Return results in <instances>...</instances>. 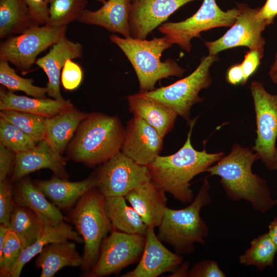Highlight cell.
Returning <instances> with one entry per match:
<instances>
[{
  "label": "cell",
  "mask_w": 277,
  "mask_h": 277,
  "mask_svg": "<svg viewBox=\"0 0 277 277\" xmlns=\"http://www.w3.org/2000/svg\"><path fill=\"white\" fill-rule=\"evenodd\" d=\"M259 159L252 149L235 144L230 152L206 172L220 177L227 196L233 201L244 200L253 209L264 213L277 204L271 196L266 181L252 171V165Z\"/></svg>",
  "instance_id": "6da1fadb"
},
{
  "label": "cell",
  "mask_w": 277,
  "mask_h": 277,
  "mask_svg": "<svg viewBox=\"0 0 277 277\" xmlns=\"http://www.w3.org/2000/svg\"><path fill=\"white\" fill-rule=\"evenodd\" d=\"M196 118L189 124V131L184 145L176 152L167 156H157L148 166L151 179L166 192L183 203H191L194 199L190 182L224 155L222 152L208 153L195 150L191 136Z\"/></svg>",
  "instance_id": "7a4b0ae2"
},
{
  "label": "cell",
  "mask_w": 277,
  "mask_h": 277,
  "mask_svg": "<svg viewBox=\"0 0 277 277\" xmlns=\"http://www.w3.org/2000/svg\"><path fill=\"white\" fill-rule=\"evenodd\" d=\"M125 132L118 117L100 113L89 114L77 129L70 155L89 166L104 163L121 151Z\"/></svg>",
  "instance_id": "3957f363"
},
{
  "label": "cell",
  "mask_w": 277,
  "mask_h": 277,
  "mask_svg": "<svg viewBox=\"0 0 277 277\" xmlns=\"http://www.w3.org/2000/svg\"><path fill=\"white\" fill-rule=\"evenodd\" d=\"M109 39L132 66L138 79L139 92L152 91L159 80L172 76L182 77L185 71L174 59L161 61L163 52L172 46L164 36L147 40L111 35Z\"/></svg>",
  "instance_id": "277c9868"
},
{
  "label": "cell",
  "mask_w": 277,
  "mask_h": 277,
  "mask_svg": "<svg viewBox=\"0 0 277 277\" xmlns=\"http://www.w3.org/2000/svg\"><path fill=\"white\" fill-rule=\"evenodd\" d=\"M210 185L205 179L191 204L180 209L167 208L157 236L162 242L172 246L179 254H190L194 250L195 243L205 244L209 228L202 219L201 209L211 204L209 191Z\"/></svg>",
  "instance_id": "5b68a950"
},
{
  "label": "cell",
  "mask_w": 277,
  "mask_h": 277,
  "mask_svg": "<svg viewBox=\"0 0 277 277\" xmlns=\"http://www.w3.org/2000/svg\"><path fill=\"white\" fill-rule=\"evenodd\" d=\"M71 219L84 243L81 267L85 274L96 262L103 241L113 230L106 212L105 197L95 187L91 189L78 201Z\"/></svg>",
  "instance_id": "8992f818"
},
{
  "label": "cell",
  "mask_w": 277,
  "mask_h": 277,
  "mask_svg": "<svg viewBox=\"0 0 277 277\" xmlns=\"http://www.w3.org/2000/svg\"><path fill=\"white\" fill-rule=\"evenodd\" d=\"M218 60L217 55L203 56L190 75L170 85L142 93L173 109L189 125L191 108L204 100L199 93L211 84L210 68Z\"/></svg>",
  "instance_id": "52a82bcc"
},
{
  "label": "cell",
  "mask_w": 277,
  "mask_h": 277,
  "mask_svg": "<svg viewBox=\"0 0 277 277\" xmlns=\"http://www.w3.org/2000/svg\"><path fill=\"white\" fill-rule=\"evenodd\" d=\"M239 14L238 8L226 11L221 10L215 0H204L199 10L191 17L179 22L164 23L159 31L173 45L191 51V39L200 37L201 33L212 28L231 27Z\"/></svg>",
  "instance_id": "ba28073f"
},
{
  "label": "cell",
  "mask_w": 277,
  "mask_h": 277,
  "mask_svg": "<svg viewBox=\"0 0 277 277\" xmlns=\"http://www.w3.org/2000/svg\"><path fill=\"white\" fill-rule=\"evenodd\" d=\"M66 30L67 26L45 24L3 39L0 44V60L8 61L21 71H28L38 55L65 35Z\"/></svg>",
  "instance_id": "9c48e42d"
},
{
  "label": "cell",
  "mask_w": 277,
  "mask_h": 277,
  "mask_svg": "<svg viewBox=\"0 0 277 277\" xmlns=\"http://www.w3.org/2000/svg\"><path fill=\"white\" fill-rule=\"evenodd\" d=\"M253 100L256 138L252 150L267 169L277 171V94H271L260 81L250 86Z\"/></svg>",
  "instance_id": "30bf717a"
},
{
  "label": "cell",
  "mask_w": 277,
  "mask_h": 277,
  "mask_svg": "<svg viewBox=\"0 0 277 277\" xmlns=\"http://www.w3.org/2000/svg\"><path fill=\"white\" fill-rule=\"evenodd\" d=\"M145 235L113 230L103 241L98 259L85 276L103 277L119 272L140 260Z\"/></svg>",
  "instance_id": "8fae6325"
},
{
  "label": "cell",
  "mask_w": 277,
  "mask_h": 277,
  "mask_svg": "<svg viewBox=\"0 0 277 277\" xmlns=\"http://www.w3.org/2000/svg\"><path fill=\"white\" fill-rule=\"evenodd\" d=\"M96 176L95 188L105 197L125 196L151 180L148 166L136 163L121 151L104 163Z\"/></svg>",
  "instance_id": "7c38bea8"
},
{
  "label": "cell",
  "mask_w": 277,
  "mask_h": 277,
  "mask_svg": "<svg viewBox=\"0 0 277 277\" xmlns=\"http://www.w3.org/2000/svg\"><path fill=\"white\" fill-rule=\"evenodd\" d=\"M237 8L238 15L230 29L219 39L205 43L209 54L217 55L224 50L240 46L264 50L262 32L268 25L259 17V8L252 9L245 4H238Z\"/></svg>",
  "instance_id": "4fadbf2b"
},
{
  "label": "cell",
  "mask_w": 277,
  "mask_h": 277,
  "mask_svg": "<svg viewBox=\"0 0 277 277\" xmlns=\"http://www.w3.org/2000/svg\"><path fill=\"white\" fill-rule=\"evenodd\" d=\"M163 137L151 125L137 116L129 120L121 151L136 163L148 166L159 155Z\"/></svg>",
  "instance_id": "5bb4252c"
},
{
  "label": "cell",
  "mask_w": 277,
  "mask_h": 277,
  "mask_svg": "<svg viewBox=\"0 0 277 277\" xmlns=\"http://www.w3.org/2000/svg\"><path fill=\"white\" fill-rule=\"evenodd\" d=\"M196 0H133L129 13L131 36L145 39L183 5Z\"/></svg>",
  "instance_id": "9a60e30c"
},
{
  "label": "cell",
  "mask_w": 277,
  "mask_h": 277,
  "mask_svg": "<svg viewBox=\"0 0 277 277\" xmlns=\"http://www.w3.org/2000/svg\"><path fill=\"white\" fill-rule=\"evenodd\" d=\"M145 244L136 267L122 277H157L174 272L182 263L183 256L167 248L155 233L154 228H148Z\"/></svg>",
  "instance_id": "2e32d148"
},
{
  "label": "cell",
  "mask_w": 277,
  "mask_h": 277,
  "mask_svg": "<svg viewBox=\"0 0 277 277\" xmlns=\"http://www.w3.org/2000/svg\"><path fill=\"white\" fill-rule=\"evenodd\" d=\"M12 179L19 181L27 174L42 169H49L62 179L67 176L65 160L45 138L28 150L15 155Z\"/></svg>",
  "instance_id": "e0dca14e"
},
{
  "label": "cell",
  "mask_w": 277,
  "mask_h": 277,
  "mask_svg": "<svg viewBox=\"0 0 277 277\" xmlns=\"http://www.w3.org/2000/svg\"><path fill=\"white\" fill-rule=\"evenodd\" d=\"M83 47L78 43L63 36L52 46L49 51L35 62L47 76V94L52 98L64 100L60 91L61 75L65 62L68 59L81 58Z\"/></svg>",
  "instance_id": "ac0fdd59"
},
{
  "label": "cell",
  "mask_w": 277,
  "mask_h": 277,
  "mask_svg": "<svg viewBox=\"0 0 277 277\" xmlns=\"http://www.w3.org/2000/svg\"><path fill=\"white\" fill-rule=\"evenodd\" d=\"M166 191L152 180L129 191L125 197L148 228L161 223L167 208Z\"/></svg>",
  "instance_id": "d6986e66"
},
{
  "label": "cell",
  "mask_w": 277,
  "mask_h": 277,
  "mask_svg": "<svg viewBox=\"0 0 277 277\" xmlns=\"http://www.w3.org/2000/svg\"><path fill=\"white\" fill-rule=\"evenodd\" d=\"M133 0H108L98 9H85L77 19L80 23L102 27L125 38L132 37L129 13Z\"/></svg>",
  "instance_id": "ffe728a7"
},
{
  "label": "cell",
  "mask_w": 277,
  "mask_h": 277,
  "mask_svg": "<svg viewBox=\"0 0 277 277\" xmlns=\"http://www.w3.org/2000/svg\"><path fill=\"white\" fill-rule=\"evenodd\" d=\"M129 111L153 127L164 138L173 127L177 113L168 106L138 93L127 97Z\"/></svg>",
  "instance_id": "44dd1931"
},
{
  "label": "cell",
  "mask_w": 277,
  "mask_h": 277,
  "mask_svg": "<svg viewBox=\"0 0 277 277\" xmlns=\"http://www.w3.org/2000/svg\"><path fill=\"white\" fill-rule=\"evenodd\" d=\"M96 174L79 182H70L54 176L48 180L39 181L35 185L59 209L72 206L86 192L95 188Z\"/></svg>",
  "instance_id": "7402d4cb"
},
{
  "label": "cell",
  "mask_w": 277,
  "mask_h": 277,
  "mask_svg": "<svg viewBox=\"0 0 277 277\" xmlns=\"http://www.w3.org/2000/svg\"><path fill=\"white\" fill-rule=\"evenodd\" d=\"M20 180L14 191L15 204L30 209L45 225H54L63 221L60 209L48 201L35 185L27 179Z\"/></svg>",
  "instance_id": "603a6c76"
},
{
  "label": "cell",
  "mask_w": 277,
  "mask_h": 277,
  "mask_svg": "<svg viewBox=\"0 0 277 277\" xmlns=\"http://www.w3.org/2000/svg\"><path fill=\"white\" fill-rule=\"evenodd\" d=\"M75 242L66 240L46 245L38 254L36 266L41 269V277H52L66 267L81 266L83 258L76 249Z\"/></svg>",
  "instance_id": "cb8c5ba5"
},
{
  "label": "cell",
  "mask_w": 277,
  "mask_h": 277,
  "mask_svg": "<svg viewBox=\"0 0 277 277\" xmlns=\"http://www.w3.org/2000/svg\"><path fill=\"white\" fill-rule=\"evenodd\" d=\"M72 107V104L68 100L29 97L2 89L0 91L1 110H13L51 117Z\"/></svg>",
  "instance_id": "d4e9b609"
},
{
  "label": "cell",
  "mask_w": 277,
  "mask_h": 277,
  "mask_svg": "<svg viewBox=\"0 0 277 277\" xmlns=\"http://www.w3.org/2000/svg\"><path fill=\"white\" fill-rule=\"evenodd\" d=\"M88 115L73 106L53 117H47L46 139L56 151L62 153Z\"/></svg>",
  "instance_id": "484cf974"
},
{
  "label": "cell",
  "mask_w": 277,
  "mask_h": 277,
  "mask_svg": "<svg viewBox=\"0 0 277 277\" xmlns=\"http://www.w3.org/2000/svg\"><path fill=\"white\" fill-rule=\"evenodd\" d=\"M39 26L26 0H0V38L5 39Z\"/></svg>",
  "instance_id": "4316f807"
},
{
  "label": "cell",
  "mask_w": 277,
  "mask_h": 277,
  "mask_svg": "<svg viewBox=\"0 0 277 277\" xmlns=\"http://www.w3.org/2000/svg\"><path fill=\"white\" fill-rule=\"evenodd\" d=\"M66 240L78 243L83 242L78 233L63 221L56 225H45L36 240L23 250L11 277H19L24 265L34 256L38 254L46 245Z\"/></svg>",
  "instance_id": "83f0119b"
},
{
  "label": "cell",
  "mask_w": 277,
  "mask_h": 277,
  "mask_svg": "<svg viewBox=\"0 0 277 277\" xmlns=\"http://www.w3.org/2000/svg\"><path fill=\"white\" fill-rule=\"evenodd\" d=\"M126 201L123 196L105 197L106 212L113 230L145 235L148 227Z\"/></svg>",
  "instance_id": "f1b7e54d"
},
{
  "label": "cell",
  "mask_w": 277,
  "mask_h": 277,
  "mask_svg": "<svg viewBox=\"0 0 277 277\" xmlns=\"http://www.w3.org/2000/svg\"><path fill=\"white\" fill-rule=\"evenodd\" d=\"M45 226L30 209L15 204L8 227L17 235L25 249L36 240Z\"/></svg>",
  "instance_id": "f546056e"
},
{
  "label": "cell",
  "mask_w": 277,
  "mask_h": 277,
  "mask_svg": "<svg viewBox=\"0 0 277 277\" xmlns=\"http://www.w3.org/2000/svg\"><path fill=\"white\" fill-rule=\"evenodd\" d=\"M276 252L277 245L269 233H265L251 241L250 247L239 256V262L246 266L253 265L259 270L274 267Z\"/></svg>",
  "instance_id": "4dcf8cb0"
},
{
  "label": "cell",
  "mask_w": 277,
  "mask_h": 277,
  "mask_svg": "<svg viewBox=\"0 0 277 277\" xmlns=\"http://www.w3.org/2000/svg\"><path fill=\"white\" fill-rule=\"evenodd\" d=\"M1 117L15 126L36 143L46 137V118L39 115L13 110H1Z\"/></svg>",
  "instance_id": "1f68e13d"
},
{
  "label": "cell",
  "mask_w": 277,
  "mask_h": 277,
  "mask_svg": "<svg viewBox=\"0 0 277 277\" xmlns=\"http://www.w3.org/2000/svg\"><path fill=\"white\" fill-rule=\"evenodd\" d=\"M87 0H52L48 6L46 25L64 27L78 18L86 9Z\"/></svg>",
  "instance_id": "d6a6232c"
},
{
  "label": "cell",
  "mask_w": 277,
  "mask_h": 277,
  "mask_svg": "<svg viewBox=\"0 0 277 277\" xmlns=\"http://www.w3.org/2000/svg\"><path fill=\"white\" fill-rule=\"evenodd\" d=\"M33 80L18 75L8 61L0 60V84L10 91H21L34 97L46 98L47 87L33 84Z\"/></svg>",
  "instance_id": "836d02e7"
},
{
  "label": "cell",
  "mask_w": 277,
  "mask_h": 277,
  "mask_svg": "<svg viewBox=\"0 0 277 277\" xmlns=\"http://www.w3.org/2000/svg\"><path fill=\"white\" fill-rule=\"evenodd\" d=\"M0 142V144L15 153L33 148L37 144L21 130L2 117Z\"/></svg>",
  "instance_id": "e575fe53"
},
{
  "label": "cell",
  "mask_w": 277,
  "mask_h": 277,
  "mask_svg": "<svg viewBox=\"0 0 277 277\" xmlns=\"http://www.w3.org/2000/svg\"><path fill=\"white\" fill-rule=\"evenodd\" d=\"M24 248L17 235L9 229L0 252V276L11 277Z\"/></svg>",
  "instance_id": "d590c367"
},
{
  "label": "cell",
  "mask_w": 277,
  "mask_h": 277,
  "mask_svg": "<svg viewBox=\"0 0 277 277\" xmlns=\"http://www.w3.org/2000/svg\"><path fill=\"white\" fill-rule=\"evenodd\" d=\"M83 78L82 67L72 59L67 60L62 69L61 82L64 88L68 91L77 89Z\"/></svg>",
  "instance_id": "8d00e7d4"
},
{
  "label": "cell",
  "mask_w": 277,
  "mask_h": 277,
  "mask_svg": "<svg viewBox=\"0 0 277 277\" xmlns=\"http://www.w3.org/2000/svg\"><path fill=\"white\" fill-rule=\"evenodd\" d=\"M15 204L11 185L6 179L0 182L1 224L8 226Z\"/></svg>",
  "instance_id": "74e56055"
},
{
  "label": "cell",
  "mask_w": 277,
  "mask_h": 277,
  "mask_svg": "<svg viewBox=\"0 0 277 277\" xmlns=\"http://www.w3.org/2000/svg\"><path fill=\"white\" fill-rule=\"evenodd\" d=\"M186 276L225 277L226 275L216 261L204 260L195 264L188 270Z\"/></svg>",
  "instance_id": "f35d334b"
},
{
  "label": "cell",
  "mask_w": 277,
  "mask_h": 277,
  "mask_svg": "<svg viewBox=\"0 0 277 277\" xmlns=\"http://www.w3.org/2000/svg\"><path fill=\"white\" fill-rule=\"evenodd\" d=\"M263 53L264 50L250 49L245 55L244 60L241 63L244 74L243 85L258 69Z\"/></svg>",
  "instance_id": "ab89813d"
},
{
  "label": "cell",
  "mask_w": 277,
  "mask_h": 277,
  "mask_svg": "<svg viewBox=\"0 0 277 277\" xmlns=\"http://www.w3.org/2000/svg\"><path fill=\"white\" fill-rule=\"evenodd\" d=\"M32 16L38 25H44L48 18V6L44 0H26Z\"/></svg>",
  "instance_id": "60d3db41"
},
{
  "label": "cell",
  "mask_w": 277,
  "mask_h": 277,
  "mask_svg": "<svg viewBox=\"0 0 277 277\" xmlns=\"http://www.w3.org/2000/svg\"><path fill=\"white\" fill-rule=\"evenodd\" d=\"M12 152L0 144V182L6 179L13 168L15 157Z\"/></svg>",
  "instance_id": "b9f144b4"
},
{
  "label": "cell",
  "mask_w": 277,
  "mask_h": 277,
  "mask_svg": "<svg viewBox=\"0 0 277 277\" xmlns=\"http://www.w3.org/2000/svg\"><path fill=\"white\" fill-rule=\"evenodd\" d=\"M258 15L269 26L277 16V0H266L264 5L259 8Z\"/></svg>",
  "instance_id": "7bdbcfd3"
},
{
  "label": "cell",
  "mask_w": 277,
  "mask_h": 277,
  "mask_svg": "<svg viewBox=\"0 0 277 277\" xmlns=\"http://www.w3.org/2000/svg\"><path fill=\"white\" fill-rule=\"evenodd\" d=\"M226 80L231 85L241 84L243 85L244 74L241 64L232 65L228 69L226 76Z\"/></svg>",
  "instance_id": "ee69618b"
},
{
  "label": "cell",
  "mask_w": 277,
  "mask_h": 277,
  "mask_svg": "<svg viewBox=\"0 0 277 277\" xmlns=\"http://www.w3.org/2000/svg\"><path fill=\"white\" fill-rule=\"evenodd\" d=\"M268 233L277 245V218L275 217L268 226Z\"/></svg>",
  "instance_id": "f6af8a7d"
},
{
  "label": "cell",
  "mask_w": 277,
  "mask_h": 277,
  "mask_svg": "<svg viewBox=\"0 0 277 277\" xmlns=\"http://www.w3.org/2000/svg\"><path fill=\"white\" fill-rule=\"evenodd\" d=\"M180 266L170 276H186L188 271V263L185 262L182 266Z\"/></svg>",
  "instance_id": "bcb514c9"
},
{
  "label": "cell",
  "mask_w": 277,
  "mask_h": 277,
  "mask_svg": "<svg viewBox=\"0 0 277 277\" xmlns=\"http://www.w3.org/2000/svg\"><path fill=\"white\" fill-rule=\"evenodd\" d=\"M277 70V52L275 54L274 61L270 67L269 74L272 73Z\"/></svg>",
  "instance_id": "7dc6e473"
},
{
  "label": "cell",
  "mask_w": 277,
  "mask_h": 277,
  "mask_svg": "<svg viewBox=\"0 0 277 277\" xmlns=\"http://www.w3.org/2000/svg\"><path fill=\"white\" fill-rule=\"evenodd\" d=\"M270 77L273 83L277 84V70L269 74Z\"/></svg>",
  "instance_id": "c3c4849f"
},
{
  "label": "cell",
  "mask_w": 277,
  "mask_h": 277,
  "mask_svg": "<svg viewBox=\"0 0 277 277\" xmlns=\"http://www.w3.org/2000/svg\"><path fill=\"white\" fill-rule=\"evenodd\" d=\"M45 4L47 5H49V4H50V3L52 1V0H44Z\"/></svg>",
  "instance_id": "681fc988"
},
{
  "label": "cell",
  "mask_w": 277,
  "mask_h": 277,
  "mask_svg": "<svg viewBox=\"0 0 277 277\" xmlns=\"http://www.w3.org/2000/svg\"><path fill=\"white\" fill-rule=\"evenodd\" d=\"M97 2L102 3V4H104L106 0H96Z\"/></svg>",
  "instance_id": "f907efd6"
}]
</instances>
